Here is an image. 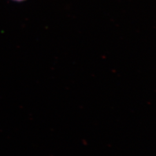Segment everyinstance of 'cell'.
Instances as JSON below:
<instances>
[{
  "label": "cell",
  "mask_w": 156,
  "mask_h": 156,
  "mask_svg": "<svg viewBox=\"0 0 156 156\" xmlns=\"http://www.w3.org/2000/svg\"><path fill=\"white\" fill-rule=\"evenodd\" d=\"M12 1H13L14 2H22L25 1L26 0H12Z\"/></svg>",
  "instance_id": "obj_1"
}]
</instances>
